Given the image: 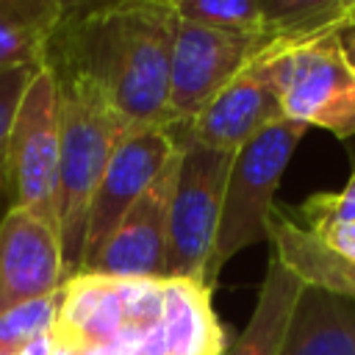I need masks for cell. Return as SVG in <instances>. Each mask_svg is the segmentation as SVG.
Masks as SVG:
<instances>
[{
  "label": "cell",
  "instance_id": "1",
  "mask_svg": "<svg viewBox=\"0 0 355 355\" xmlns=\"http://www.w3.org/2000/svg\"><path fill=\"white\" fill-rule=\"evenodd\" d=\"M175 25L169 0L64 3L44 67L55 83L100 94L133 128H169Z\"/></svg>",
  "mask_w": 355,
  "mask_h": 355
},
{
  "label": "cell",
  "instance_id": "20",
  "mask_svg": "<svg viewBox=\"0 0 355 355\" xmlns=\"http://www.w3.org/2000/svg\"><path fill=\"white\" fill-rule=\"evenodd\" d=\"M291 219L300 222L305 230H322V227H330V225L355 222V172L349 175L344 189L311 194L300 205L297 216H291Z\"/></svg>",
  "mask_w": 355,
  "mask_h": 355
},
{
  "label": "cell",
  "instance_id": "15",
  "mask_svg": "<svg viewBox=\"0 0 355 355\" xmlns=\"http://www.w3.org/2000/svg\"><path fill=\"white\" fill-rule=\"evenodd\" d=\"M302 288L305 283L291 269H286L275 252H269V266L250 322L222 355H280Z\"/></svg>",
  "mask_w": 355,
  "mask_h": 355
},
{
  "label": "cell",
  "instance_id": "5",
  "mask_svg": "<svg viewBox=\"0 0 355 355\" xmlns=\"http://www.w3.org/2000/svg\"><path fill=\"white\" fill-rule=\"evenodd\" d=\"M8 205L22 208L58 230L61 175V97L47 67H39L14 111L3 147Z\"/></svg>",
  "mask_w": 355,
  "mask_h": 355
},
{
  "label": "cell",
  "instance_id": "24",
  "mask_svg": "<svg viewBox=\"0 0 355 355\" xmlns=\"http://www.w3.org/2000/svg\"><path fill=\"white\" fill-rule=\"evenodd\" d=\"M341 44H344L347 58H349L352 67H355V22H349L347 28H341Z\"/></svg>",
  "mask_w": 355,
  "mask_h": 355
},
{
  "label": "cell",
  "instance_id": "23",
  "mask_svg": "<svg viewBox=\"0 0 355 355\" xmlns=\"http://www.w3.org/2000/svg\"><path fill=\"white\" fill-rule=\"evenodd\" d=\"M14 355H55V333H47V336H39V338L28 341Z\"/></svg>",
  "mask_w": 355,
  "mask_h": 355
},
{
  "label": "cell",
  "instance_id": "7",
  "mask_svg": "<svg viewBox=\"0 0 355 355\" xmlns=\"http://www.w3.org/2000/svg\"><path fill=\"white\" fill-rule=\"evenodd\" d=\"M269 42V36L227 33L178 17L169 58V128L191 122Z\"/></svg>",
  "mask_w": 355,
  "mask_h": 355
},
{
  "label": "cell",
  "instance_id": "6",
  "mask_svg": "<svg viewBox=\"0 0 355 355\" xmlns=\"http://www.w3.org/2000/svg\"><path fill=\"white\" fill-rule=\"evenodd\" d=\"M169 130L175 136L180 161L169 202V241H166L164 280L189 277L205 283L233 153H222L194 141L180 125H172Z\"/></svg>",
  "mask_w": 355,
  "mask_h": 355
},
{
  "label": "cell",
  "instance_id": "19",
  "mask_svg": "<svg viewBox=\"0 0 355 355\" xmlns=\"http://www.w3.org/2000/svg\"><path fill=\"white\" fill-rule=\"evenodd\" d=\"M116 294L125 311V324L133 330H150L164 316V280L155 277H133L114 280Z\"/></svg>",
  "mask_w": 355,
  "mask_h": 355
},
{
  "label": "cell",
  "instance_id": "3",
  "mask_svg": "<svg viewBox=\"0 0 355 355\" xmlns=\"http://www.w3.org/2000/svg\"><path fill=\"white\" fill-rule=\"evenodd\" d=\"M305 133H308L305 125L291 119H277L233 153L225 197H222L216 241L205 272L208 288H214L219 272L227 266L230 258H236L241 250L252 244L269 241L275 194Z\"/></svg>",
  "mask_w": 355,
  "mask_h": 355
},
{
  "label": "cell",
  "instance_id": "26",
  "mask_svg": "<svg viewBox=\"0 0 355 355\" xmlns=\"http://www.w3.org/2000/svg\"><path fill=\"white\" fill-rule=\"evenodd\" d=\"M55 355H78V349L64 347V344H55Z\"/></svg>",
  "mask_w": 355,
  "mask_h": 355
},
{
  "label": "cell",
  "instance_id": "28",
  "mask_svg": "<svg viewBox=\"0 0 355 355\" xmlns=\"http://www.w3.org/2000/svg\"><path fill=\"white\" fill-rule=\"evenodd\" d=\"M0 355H14V352H0Z\"/></svg>",
  "mask_w": 355,
  "mask_h": 355
},
{
  "label": "cell",
  "instance_id": "25",
  "mask_svg": "<svg viewBox=\"0 0 355 355\" xmlns=\"http://www.w3.org/2000/svg\"><path fill=\"white\" fill-rule=\"evenodd\" d=\"M347 144V153H349V164H352V172H355V136L349 139V141H344Z\"/></svg>",
  "mask_w": 355,
  "mask_h": 355
},
{
  "label": "cell",
  "instance_id": "22",
  "mask_svg": "<svg viewBox=\"0 0 355 355\" xmlns=\"http://www.w3.org/2000/svg\"><path fill=\"white\" fill-rule=\"evenodd\" d=\"M308 233H313L336 255H341V258L355 263V222H349V225H330V227L308 230Z\"/></svg>",
  "mask_w": 355,
  "mask_h": 355
},
{
  "label": "cell",
  "instance_id": "4",
  "mask_svg": "<svg viewBox=\"0 0 355 355\" xmlns=\"http://www.w3.org/2000/svg\"><path fill=\"white\" fill-rule=\"evenodd\" d=\"M266 53L283 119L349 141L355 136V67L344 53L341 31L272 39Z\"/></svg>",
  "mask_w": 355,
  "mask_h": 355
},
{
  "label": "cell",
  "instance_id": "11",
  "mask_svg": "<svg viewBox=\"0 0 355 355\" xmlns=\"http://www.w3.org/2000/svg\"><path fill=\"white\" fill-rule=\"evenodd\" d=\"M67 283L58 230L8 205L0 216V313Z\"/></svg>",
  "mask_w": 355,
  "mask_h": 355
},
{
  "label": "cell",
  "instance_id": "8",
  "mask_svg": "<svg viewBox=\"0 0 355 355\" xmlns=\"http://www.w3.org/2000/svg\"><path fill=\"white\" fill-rule=\"evenodd\" d=\"M178 144L169 128L144 125L130 128L111 153V161L103 172V180L94 191L89 222H86V241H83V261L80 272L92 266L108 236L116 230L122 216L130 205L144 194V189L155 180V175L169 164ZM78 272V275H80Z\"/></svg>",
  "mask_w": 355,
  "mask_h": 355
},
{
  "label": "cell",
  "instance_id": "16",
  "mask_svg": "<svg viewBox=\"0 0 355 355\" xmlns=\"http://www.w3.org/2000/svg\"><path fill=\"white\" fill-rule=\"evenodd\" d=\"M61 14V0H0V69L44 67Z\"/></svg>",
  "mask_w": 355,
  "mask_h": 355
},
{
  "label": "cell",
  "instance_id": "9",
  "mask_svg": "<svg viewBox=\"0 0 355 355\" xmlns=\"http://www.w3.org/2000/svg\"><path fill=\"white\" fill-rule=\"evenodd\" d=\"M180 153L169 158V164L155 175V180L144 189V194L130 205L116 230L108 236L97 258L86 272L133 280V277H155L164 280L166 269V241H169V202L178 180Z\"/></svg>",
  "mask_w": 355,
  "mask_h": 355
},
{
  "label": "cell",
  "instance_id": "18",
  "mask_svg": "<svg viewBox=\"0 0 355 355\" xmlns=\"http://www.w3.org/2000/svg\"><path fill=\"white\" fill-rule=\"evenodd\" d=\"M58 291L31 300V302H19L0 313V352H17L28 341L55 333Z\"/></svg>",
  "mask_w": 355,
  "mask_h": 355
},
{
  "label": "cell",
  "instance_id": "12",
  "mask_svg": "<svg viewBox=\"0 0 355 355\" xmlns=\"http://www.w3.org/2000/svg\"><path fill=\"white\" fill-rule=\"evenodd\" d=\"M211 291L202 280H164V338L166 355H222L227 349L225 327L214 311Z\"/></svg>",
  "mask_w": 355,
  "mask_h": 355
},
{
  "label": "cell",
  "instance_id": "27",
  "mask_svg": "<svg viewBox=\"0 0 355 355\" xmlns=\"http://www.w3.org/2000/svg\"><path fill=\"white\" fill-rule=\"evenodd\" d=\"M6 194V175H3V150H0V197Z\"/></svg>",
  "mask_w": 355,
  "mask_h": 355
},
{
  "label": "cell",
  "instance_id": "2",
  "mask_svg": "<svg viewBox=\"0 0 355 355\" xmlns=\"http://www.w3.org/2000/svg\"><path fill=\"white\" fill-rule=\"evenodd\" d=\"M61 175L58 239L67 280L80 272L86 222L94 191L119 139L133 128L100 94L83 86H61Z\"/></svg>",
  "mask_w": 355,
  "mask_h": 355
},
{
  "label": "cell",
  "instance_id": "14",
  "mask_svg": "<svg viewBox=\"0 0 355 355\" xmlns=\"http://www.w3.org/2000/svg\"><path fill=\"white\" fill-rule=\"evenodd\" d=\"M269 247L280 263L291 269L305 286L355 300V263L327 250L313 233L294 222L288 211L275 208L269 225Z\"/></svg>",
  "mask_w": 355,
  "mask_h": 355
},
{
  "label": "cell",
  "instance_id": "13",
  "mask_svg": "<svg viewBox=\"0 0 355 355\" xmlns=\"http://www.w3.org/2000/svg\"><path fill=\"white\" fill-rule=\"evenodd\" d=\"M280 355H355V300L305 286Z\"/></svg>",
  "mask_w": 355,
  "mask_h": 355
},
{
  "label": "cell",
  "instance_id": "21",
  "mask_svg": "<svg viewBox=\"0 0 355 355\" xmlns=\"http://www.w3.org/2000/svg\"><path fill=\"white\" fill-rule=\"evenodd\" d=\"M33 72L36 69H0V150L6 147L14 111Z\"/></svg>",
  "mask_w": 355,
  "mask_h": 355
},
{
  "label": "cell",
  "instance_id": "17",
  "mask_svg": "<svg viewBox=\"0 0 355 355\" xmlns=\"http://www.w3.org/2000/svg\"><path fill=\"white\" fill-rule=\"evenodd\" d=\"M169 3L175 14L186 22L227 33L266 36L263 11L258 0H169Z\"/></svg>",
  "mask_w": 355,
  "mask_h": 355
},
{
  "label": "cell",
  "instance_id": "10",
  "mask_svg": "<svg viewBox=\"0 0 355 355\" xmlns=\"http://www.w3.org/2000/svg\"><path fill=\"white\" fill-rule=\"evenodd\" d=\"M266 50L269 44L236 72L191 122L180 125L194 141L222 153H236L266 125L283 119Z\"/></svg>",
  "mask_w": 355,
  "mask_h": 355
}]
</instances>
